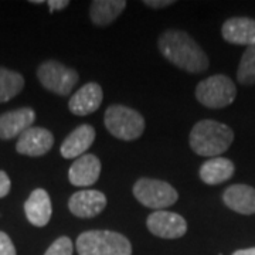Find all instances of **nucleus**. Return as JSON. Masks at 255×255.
I'll return each mask as SVG.
<instances>
[{"instance_id":"f257e3e1","label":"nucleus","mask_w":255,"mask_h":255,"mask_svg":"<svg viewBox=\"0 0 255 255\" xmlns=\"http://www.w3.org/2000/svg\"><path fill=\"white\" fill-rule=\"evenodd\" d=\"M157 46L166 60L187 73H203L209 68L206 53L186 31L167 30L159 37Z\"/></svg>"},{"instance_id":"f03ea898","label":"nucleus","mask_w":255,"mask_h":255,"mask_svg":"<svg viewBox=\"0 0 255 255\" xmlns=\"http://www.w3.org/2000/svg\"><path fill=\"white\" fill-rule=\"evenodd\" d=\"M234 140L233 129L221 122L203 119L190 132V147L194 153L207 157H219Z\"/></svg>"},{"instance_id":"7ed1b4c3","label":"nucleus","mask_w":255,"mask_h":255,"mask_svg":"<svg viewBox=\"0 0 255 255\" xmlns=\"http://www.w3.org/2000/svg\"><path fill=\"white\" fill-rule=\"evenodd\" d=\"M77 251L80 255H132V246L119 233L91 230L78 237Z\"/></svg>"},{"instance_id":"20e7f679","label":"nucleus","mask_w":255,"mask_h":255,"mask_svg":"<svg viewBox=\"0 0 255 255\" xmlns=\"http://www.w3.org/2000/svg\"><path fill=\"white\" fill-rule=\"evenodd\" d=\"M105 127L121 140H135L145 130V119L135 110L124 105H111L105 112Z\"/></svg>"},{"instance_id":"39448f33","label":"nucleus","mask_w":255,"mask_h":255,"mask_svg":"<svg viewBox=\"0 0 255 255\" xmlns=\"http://www.w3.org/2000/svg\"><path fill=\"white\" fill-rule=\"evenodd\" d=\"M237 97V88L227 75H213L199 82L196 88V98L206 108H226Z\"/></svg>"},{"instance_id":"423d86ee","label":"nucleus","mask_w":255,"mask_h":255,"mask_svg":"<svg viewBox=\"0 0 255 255\" xmlns=\"http://www.w3.org/2000/svg\"><path fill=\"white\" fill-rule=\"evenodd\" d=\"M133 194L140 204L157 211L170 207L179 199L177 191L169 183L147 177L139 179L135 183Z\"/></svg>"},{"instance_id":"0eeeda50","label":"nucleus","mask_w":255,"mask_h":255,"mask_svg":"<svg viewBox=\"0 0 255 255\" xmlns=\"http://www.w3.org/2000/svg\"><path fill=\"white\" fill-rule=\"evenodd\" d=\"M37 78L46 90L65 97L71 94L80 77L75 70L65 67L64 64L58 61H46L38 67Z\"/></svg>"},{"instance_id":"6e6552de","label":"nucleus","mask_w":255,"mask_h":255,"mask_svg":"<svg viewBox=\"0 0 255 255\" xmlns=\"http://www.w3.org/2000/svg\"><path fill=\"white\" fill-rule=\"evenodd\" d=\"M146 226L153 236L166 240L180 238L187 231V223L182 216L164 210L152 213L146 220Z\"/></svg>"},{"instance_id":"1a4fd4ad","label":"nucleus","mask_w":255,"mask_h":255,"mask_svg":"<svg viewBox=\"0 0 255 255\" xmlns=\"http://www.w3.org/2000/svg\"><path fill=\"white\" fill-rule=\"evenodd\" d=\"M54 145V136L44 128L31 127L18 136L16 150L20 155L43 156Z\"/></svg>"},{"instance_id":"9d476101","label":"nucleus","mask_w":255,"mask_h":255,"mask_svg":"<svg viewBox=\"0 0 255 255\" xmlns=\"http://www.w3.org/2000/svg\"><path fill=\"white\" fill-rule=\"evenodd\" d=\"M107 206V197L98 190H80L74 193L68 201V209L75 217L92 219Z\"/></svg>"},{"instance_id":"9b49d317","label":"nucleus","mask_w":255,"mask_h":255,"mask_svg":"<svg viewBox=\"0 0 255 255\" xmlns=\"http://www.w3.org/2000/svg\"><path fill=\"white\" fill-rule=\"evenodd\" d=\"M36 121V112L31 108H20L0 115V139L9 140L20 136L24 130L31 128Z\"/></svg>"},{"instance_id":"f8f14e48","label":"nucleus","mask_w":255,"mask_h":255,"mask_svg":"<svg viewBox=\"0 0 255 255\" xmlns=\"http://www.w3.org/2000/svg\"><path fill=\"white\" fill-rule=\"evenodd\" d=\"M102 97H104V92H102L101 85H98L97 82H88L82 85L71 97L68 108L74 115H78V117L90 115L100 108Z\"/></svg>"},{"instance_id":"ddd939ff","label":"nucleus","mask_w":255,"mask_h":255,"mask_svg":"<svg viewBox=\"0 0 255 255\" xmlns=\"http://www.w3.org/2000/svg\"><path fill=\"white\" fill-rule=\"evenodd\" d=\"M101 162L97 156L82 155L71 164L68 170V179L74 186L88 187L100 179Z\"/></svg>"},{"instance_id":"4468645a","label":"nucleus","mask_w":255,"mask_h":255,"mask_svg":"<svg viewBox=\"0 0 255 255\" xmlns=\"http://www.w3.org/2000/svg\"><path fill=\"white\" fill-rule=\"evenodd\" d=\"M223 37L227 43L237 46L255 44V20L250 17L228 18L221 28Z\"/></svg>"},{"instance_id":"2eb2a0df","label":"nucleus","mask_w":255,"mask_h":255,"mask_svg":"<svg viewBox=\"0 0 255 255\" xmlns=\"http://www.w3.org/2000/svg\"><path fill=\"white\" fill-rule=\"evenodd\" d=\"M24 213L27 220L36 227H44L51 219V200L46 190L36 189L24 203Z\"/></svg>"},{"instance_id":"dca6fc26","label":"nucleus","mask_w":255,"mask_h":255,"mask_svg":"<svg viewBox=\"0 0 255 255\" xmlns=\"http://www.w3.org/2000/svg\"><path fill=\"white\" fill-rule=\"evenodd\" d=\"M95 140V129L91 125H81L73 130L61 145V155L65 159H78Z\"/></svg>"},{"instance_id":"f3484780","label":"nucleus","mask_w":255,"mask_h":255,"mask_svg":"<svg viewBox=\"0 0 255 255\" xmlns=\"http://www.w3.org/2000/svg\"><path fill=\"white\" fill-rule=\"evenodd\" d=\"M223 200L228 209L240 214L255 213V189L247 184H233L223 194Z\"/></svg>"},{"instance_id":"a211bd4d","label":"nucleus","mask_w":255,"mask_h":255,"mask_svg":"<svg viewBox=\"0 0 255 255\" xmlns=\"http://www.w3.org/2000/svg\"><path fill=\"white\" fill-rule=\"evenodd\" d=\"M234 163L226 157H211L204 162L200 167V179L206 184L216 186L220 183L227 182L234 174Z\"/></svg>"},{"instance_id":"6ab92c4d","label":"nucleus","mask_w":255,"mask_h":255,"mask_svg":"<svg viewBox=\"0 0 255 255\" xmlns=\"http://www.w3.org/2000/svg\"><path fill=\"white\" fill-rule=\"evenodd\" d=\"M125 6V0H94L90 9L92 23L97 26H108L118 18Z\"/></svg>"},{"instance_id":"aec40b11","label":"nucleus","mask_w":255,"mask_h":255,"mask_svg":"<svg viewBox=\"0 0 255 255\" xmlns=\"http://www.w3.org/2000/svg\"><path fill=\"white\" fill-rule=\"evenodd\" d=\"M24 88V78L21 74L0 67V104L14 98Z\"/></svg>"},{"instance_id":"412c9836","label":"nucleus","mask_w":255,"mask_h":255,"mask_svg":"<svg viewBox=\"0 0 255 255\" xmlns=\"http://www.w3.org/2000/svg\"><path fill=\"white\" fill-rule=\"evenodd\" d=\"M238 81L243 85H254L255 84V44L247 47L237 71Z\"/></svg>"},{"instance_id":"4be33fe9","label":"nucleus","mask_w":255,"mask_h":255,"mask_svg":"<svg viewBox=\"0 0 255 255\" xmlns=\"http://www.w3.org/2000/svg\"><path fill=\"white\" fill-rule=\"evenodd\" d=\"M44 255H73V243L68 237H60L48 247Z\"/></svg>"},{"instance_id":"5701e85b","label":"nucleus","mask_w":255,"mask_h":255,"mask_svg":"<svg viewBox=\"0 0 255 255\" xmlns=\"http://www.w3.org/2000/svg\"><path fill=\"white\" fill-rule=\"evenodd\" d=\"M0 255H16V248L11 240L3 231H0Z\"/></svg>"},{"instance_id":"b1692460","label":"nucleus","mask_w":255,"mask_h":255,"mask_svg":"<svg viewBox=\"0 0 255 255\" xmlns=\"http://www.w3.org/2000/svg\"><path fill=\"white\" fill-rule=\"evenodd\" d=\"M10 186H11V183H10L7 173L3 172V170H0V199L6 197L9 194Z\"/></svg>"},{"instance_id":"393cba45","label":"nucleus","mask_w":255,"mask_h":255,"mask_svg":"<svg viewBox=\"0 0 255 255\" xmlns=\"http://www.w3.org/2000/svg\"><path fill=\"white\" fill-rule=\"evenodd\" d=\"M47 4H48L50 11L53 13L55 10L65 9V7L70 4V1H68V0H50V1H47Z\"/></svg>"},{"instance_id":"a878e982","label":"nucleus","mask_w":255,"mask_h":255,"mask_svg":"<svg viewBox=\"0 0 255 255\" xmlns=\"http://www.w3.org/2000/svg\"><path fill=\"white\" fill-rule=\"evenodd\" d=\"M173 0H163V1H157V0H147V1H143V4L149 6V7H153V9H160V7H167L170 4H173Z\"/></svg>"},{"instance_id":"bb28decb","label":"nucleus","mask_w":255,"mask_h":255,"mask_svg":"<svg viewBox=\"0 0 255 255\" xmlns=\"http://www.w3.org/2000/svg\"><path fill=\"white\" fill-rule=\"evenodd\" d=\"M233 255H255V247L254 248H247V250H238Z\"/></svg>"}]
</instances>
